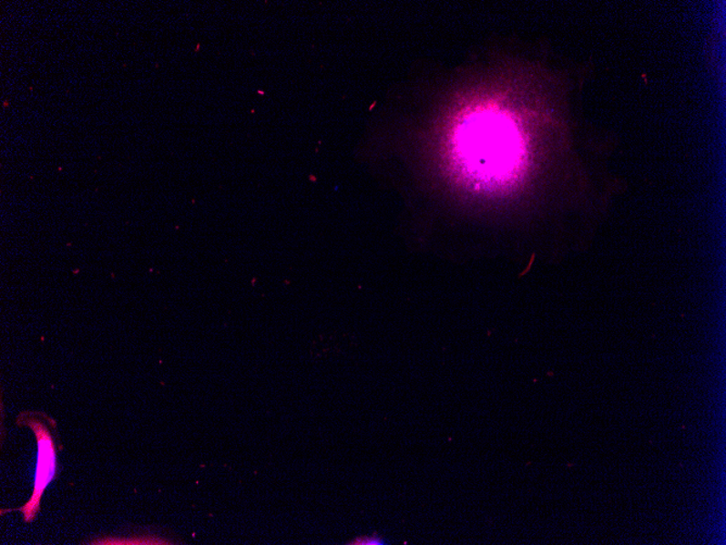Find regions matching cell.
Wrapping results in <instances>:
<instances>
[{
    "instance_id": "2",
    "label": "cell",
    "mask_w": 726,
    "mask_h": 545,
    "mask_svg": "<svg viewBox=\"0 0 726 545\" xmlns=\"http://www.w3.org/2000/svg\"><path fill=\"white\" fill-rule=\"evenodd\" d=\"M25 425L30 427L37 442V459L36 478L32 497L24 507L18 509L24 514L26 522H32L36 519L45 490L53 482L57 471V449L49 429L41 420L26 418Z\"/></svg>"
},
{
    "instance_id": "3",
    "label": "cell",
    "mask_w": 726,
    "mask_h": 545,
    "mask_svg": "<svg viewBox=\"0 0 726 545\" xmlns=\"http://www.w3.org/2000/svg\"><path fill=\"white\" fill-rule=\"evenodd\" d=\"M89 544H101V545H157V544H170L166 540H162L159 538H129V539H116V538H106V539H98V540H95Z\"/></svg>"
},
{
    "instance_id": "1",
    "label": "cell",
    "mask_w": 726,
    "mask_h": 545,
    "mask_svg": "<svg viewBox=\"0 0 726 545\" xmlns=\"http://www.w3.org/2000/svg\"><path fill=\"white\" fill-rule=\"evenodd\" d=\"M455 151L469 176L500 183L514 176L522 159V142L514 123L495 111L466 116L455 133Z\"/></svg>"
},
{
    "instance_id": "4",
    "label": "cell",
    "mask_w": 726,
    "mask_h": 545,
    "mask_svg": "<svg viewBox=\"0 0 726 545\" xmlns=\"http://www.w3.org/2000/svg\"><path fill=\"white\" fill-rule=\"evenodd\" d=\"M353 544H362V545H379V544H385L383 541V539L379 537H360L357 540H354Z\"/></svg>"
}]
</instances>
